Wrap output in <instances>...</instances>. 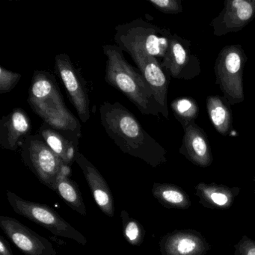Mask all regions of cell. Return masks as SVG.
Here are the masks:
<instances>
[{
	"label": "cell",
	"instance_id": "16",
	"mask_svg": "<svg viewBox=\"0 0 255 255\" xmlns=\"http://www.w3.org/2000/svg\"><path fill=\"white\" fill-rule=\"evenodd\" d=\"M182 125L185 133L180 153L194 165L202 168L210 166L213 159L205 132L194 122H184Z\"/></svg>",
	"mask_w": 255,
	"mask_h": 255
},
{
	"label": "cell",
	"instance_id": "13",
	"mask_svg": "<svg viewBox=\"0 0 255 255\" xmlns=\"http://www.w3.org/2000/svg\"><path fill=\"white\" fill-rule=\"evenodd\" d=\"M32 131L30 118L20 108H16L0 121V145L3 149L16 150L21 147Z\"/></svg>",
	"mask_w": 255,
	"mask_h": 255
},
{
	"label": "cell",
	"instance_id": "28",
	"mask_svg": "<svg viewBox=\"0 0 255 255\" xmlns=\"http://www.w3.org/2000/svg\"></svg>",
	"mask_w": 255,
	"mask_h": 255
},
{
	"label": "cell",
	"instance_id": "26",
	"mask_svg": "<svg viewBox=\"0 0 255 255\" xmlns=\"http://www.w3.org/2000/svg\"><path fill=\"white\" fill-rule=\"evenodd\" d=\"M234 249V255H255V240L243 236Z\"/></svg>",
	"mask_w": 255,
	"mask_h": 255
},
{
	"label": "cell",
	"instance_id": "17",
	"mask_svg": "<svg viewBox=\"0 0 255 255\" xmlns=\"http://www.w3.org/2000/svg\"><path fill=\"white\" fill-rule=\"evenodd\" d=\"M188 42L177 35H172L169 47L165 57L161 62V66L167 74L173 78L191 79L189 66L195 62V57L192 56L189 49L186 47Z\"/></svg>",
	"mask_w": 255,
	"mask_h": 255
},
{
	"label": "cell",
	"instance_id": "14",
	"mask_svg": "<svg viewBox=\"0 0 255 255\" xmlns=\"http://www.w3.org/2000/svg\"><path fill=\"white\" fill-rule=\"evenodd\" d=\"M38 133L65 165L71 166L75 162L81 132L55 129L43 122Z\"/></svg>",
	"mask_w": 255,
	"mask_h": 255
},
{
	"label": "cell",
	"instance_id": "1",
	"mask_svg": "<svg viewBox=\"0 0 255 255\" xmlns=\"http://www.w3.org/2000/svg\"><path fill=\"white\" fill-rule=\"evenodd\" d=\"M101 124L109 136L125 153L142 159L152 167L166 162L165 149L152 138L138 119L119 102L100 107Z\"/></svg>",
	"mask_w": 255,
	"mask_h": 255
},
{
	"label": "cell",
	"instance_id": "11",
	"mask_svg": "<svg viewBox=\"0 0 255 255\" xmlns=\"http://www.w3.org/2000/svg\"><path fill=\"white\" fill-rule=\"evenodd\" d=\"M255 17V0H228L219 17L212 22L217 36L238 32Z\"/></svg>",
	"mask_w": 255,
	"mask_h": 255
},
{
	"label": "cell",
	"instance_id": "12",
	"mask_svg": "<svg viewBox=\"0 0 255 255\" xmlns=\"http://www.w3.org/2000/svg\"><path fill=\"white\" fill-rule=\"evenodd\" d=\"M210 249L208 242L195 230H176L159 241L162 255H205Z\"/></svg>",
	"mask_w": 255,
	"mask_h": 255
},
{
	"label": "cell",
	"instance_id": "24",
	"mask_svg": "<svg viewBox=\"0 0 255 255\" xmlns=\"http://www.w3.org/2000/svg\"><path fill=\"white\" fill-rule=\"evenodd\" d=\"M21 78V74L0 67V94L8 93L14 89Z\"/></svg>",
	"mask_w": 255,
	"mask_h": 255
},
{
	"label": "cell",
	"instance_id": "22",
	"mask_svg": "<svg viewBox=\"0 0 255 255\" xmlns=\"http://www.w3.org/2000/svg\"><path fill=\"white\" fill-rule=\"evenodd\" d=\"M121 219L125 240L132 246H141L145 237V230L142 225L138 221L131 218L128 211L125 210L121 212Z\"/></svg>",
	"mask_w": 255,
	"mask_h": 255
},
{
	"label": "cell",
	"instance_id": "27",
	"mask_svg": "<svg viewBox=\"0 0 255 255\" xmlns=\"http://www.w3.org/2000/svg\"><path fill=\"white\" fill-rule=\"evenodd\" d=\"M0 255H13L8 241L2 236H0Z\"/></svg>",
	"mask_w": 255,
	"mask_h": 255
},
{
	"label": "cell",
	"instance_id": "5",
	"mask_svg": "<svg viewBox=\"0 0 255 255\" xmlns=\"http://www.w3.org/2000/svg\"><path fill=\"white\" fill-rule=\"evenodd\" d=\"M20 148L23 163L52 190L54 191L59 177L69 176L70 166L55 154L39 134L28 136Z\"/></svg>",
	"mask_w": 255,
	"mask_h": 255
},
{
	"label": "cell",
	"instance_id": "7",
	"mask_svg": "<svg viewBox=\"0 0 255 255\" xmlns=\"http://www.w3.org/2000/svg\"><path fill=\"white\" fill-rule=\"evenodd\" d=\"M244 51L240 46H227L219 53L215 65L217 83L229 104L244 101L243 66L246 62Z\"/></svg>",
	"mask_w": 255,
	"mask_h": 255
},
{
	"label": "cell",
	"instance_id": "8",
	"mask_svg": "<svg viewBox=\"0 0 255 255\" xmlns=\"http://www.w3.org/2000/svg\"><path fill=\"white\" fill-rule=\"evenodd\" d=\"M55 68L79 118L86 123L91 117L90 99L80 73L65 53H60L56 56Z\"/></svg>",
	"mask_w": 255,
	"mask_h": 255
},
{
	"label": "cell",
	"instance_id": "21",
	"mask_svg": "<svg viewBox=\"0 0 255 255\" xmlns=\"http://www.w3.org/2000/svg\"><path fill=\"white\" fill-rule=\"evenodd\" d=\"M207 107L210 120L216 130L222 135H228L232 126V115L222 98L209 97Z\"/></svg>",
	"mask_w": 255,
	"mask_h": 255
},
{
	"label": "cell",
	"instance_id": "25",
	"mask_svg": "<svg viewBox=\"0 0 255 255\" xmlns=\"http://www.w3.org/2000/svg\"><path fill=\"white\" fill-rule=\"evenodd\" d=\"M148 2L165 14H179L183 11L181 1L178 0H148Z\"/></svg>",
	"mask_w": 255,
	"mask_h": 255
},
{
	"label": "cell",
	"instance_id": "20",
	"mask_svg": "<svg viewBox=\"0 0 255 255\" xmlns=\"http://www.w3.org/2000/svg\"><path fill=\"white\" fill-rule=\"evenodd\" d=\"M54 191L71 208L81 216H86L87 211L84 200L75 181L70 179L68 176L62 175L56 181Z\"/></svg>",
	"mask_w": 255,
	"mask_h": 255
},
{
	"label": "cell",
	"instance_id": "9",
	"mask_svg": "<svg viewBox=\"0 0 255 255\" xmlns=\"http://www.w3.org/2000/svg\"><path fill=\"white\" fill-rule=\"evenodd\" d=\"M0 228L26 255H57L52 243L14 218L0 216Z\"/></svg>",
	"mask_w": 255,
	"mask_h": 255
},
{
	"label": "cell",
	"instance_id": "18",
	"mask_svg": "<svg viewBox=\"0 0 255 255\" xmlns=\"http://www.w3.org/2000/svg\"><path fill=\"white\" fill-rule=\"evenodd\" d=\"M239 187H229L216 183H200L195 186V195L206 208L227 210L231 207L240 194Z\"/></svg>",
	"mask_w": 255,
	"mask_h": 255
},
{
	"label": "cell",
	"instance_id": "19",
	"mask_svg": "<svg viewBox=\"0 0 255 255\" xmlns=\"http://www.w3.org/2000/svg\"><path fill=\"white\" fill-rule=\"evenodd\" d=\"M152 194L166 208L186 210L192 205L189 195L180 186L171 183H153Z\"/></svg>",
	"mask_w": 255,
	"mask_h": 255
},
{
	"label": "cell",
	"instance_id": "23",
	"mask_svg": "<svg viewBox=\"0 0 255 255\" xmlns=\"http://www.w3.org/2000/svg\"><path fill=\"white\" fill-rule=\"evenodd\" d=\"M171 109L177 120L181 124L194 122L198 117V107L195 101L191 98L174 100L171 104Z\"/></svg>",
	"mask_w": 255,
	"mask_h": 255
},
{
	"label": "cell",
	"instance_id": "3",
	"mask_svg": "<svg viewBox=\"0 0 255 255\" xmlns=\"http://www.w3.org/2000/svg\"><path fill=\"white\" fill-rule=\"evenodd\" d=\"M28 104L44 123L55 129L81 132L78 119L69 111L53 74L35 71L29 91Z\"/></svg>",
	"mask_w": 255,
	"mask_h": 255
},
{
	"label": "cell",
	"instance_id": "2",
	"mask_svg": "<svg viewBox=\"0 0 255 255\" xmlns=\"http://www.w3.org/2000/svg\"><path fill=\"white\" fill-rule=\"evenodd\" d=\"M107 56L105 81L124 94L143 115L157 116L161 108L151 89L138 72L128 63L123 50L117 45L103 46Z\"/></svg>",
	"mask_w": 255,
	"mask_h": 255
},
{
	"label": "cell",
	"instance_id": "15",
	"mask_svg": "<svg viewBox=\"0 0 255 255\" xmlns=\"http://www.w3.org/2000/svg\"><path fill=\"white\" fill-rule=\"evenodd\" d=\"M75 162L78 164L86 177L88 185L92 191L95 202L101 211L110 218L114 217L115 207L113 197L102 174L98 168L81 153L79 152Z\"/></svg>",
	"mask_w": 255,
	"mask_h": 255
},
{
	"label": "cell",
	"instance_id": "10",
	"mask_svg": "<svg viewBox=\"0 0 255 255\" xmlns=\"http://www.w3.org/2000/svg\"><path fill=\"white\" fill-rule=\"evenodd\" d=\"M129 55L133 59L139 69V72L151 89L155 100L160 107L161 114L167 119L168 117L167 95L169 84L168 74L156 58L142 52H132Z\"/></svg>",
	"mask_w": 255,
	"mask_h": 255
},
{
	"label": "cell",
	"instance_id": "4",
	"mask_svg": "<svg viewBox=\"0 0 255 255\" xmlns=\"http://www.w3.org/2000/svg\"><path fill=\"white\" fill-rule=\"evenodd\" d=\"M114 40L118 47L129 54L142 52L156 59H163L169 47L172 35L141 19L118 25Z\"/></svg>",
	"mask_w": 255,
	"mask_h": 255
},
{
	"label": "cell",
	"instance_id": "6",
	"mask_svg": "<svg viewBox=\"0 0 255 255\" xmlns=\"http://www.w3.org/2000/svg\"><path fill=\"white\" fill-rule=\"evenodd\" d=\"M6 195L10 205L17 214L44 227L56 237L71 239L83 246L87 243L86 237L50 206L23 199L10 191L7 192Z\"/></svg>",
	"mask_w": 255,
	"mask_h": 255
}]
</instances>
